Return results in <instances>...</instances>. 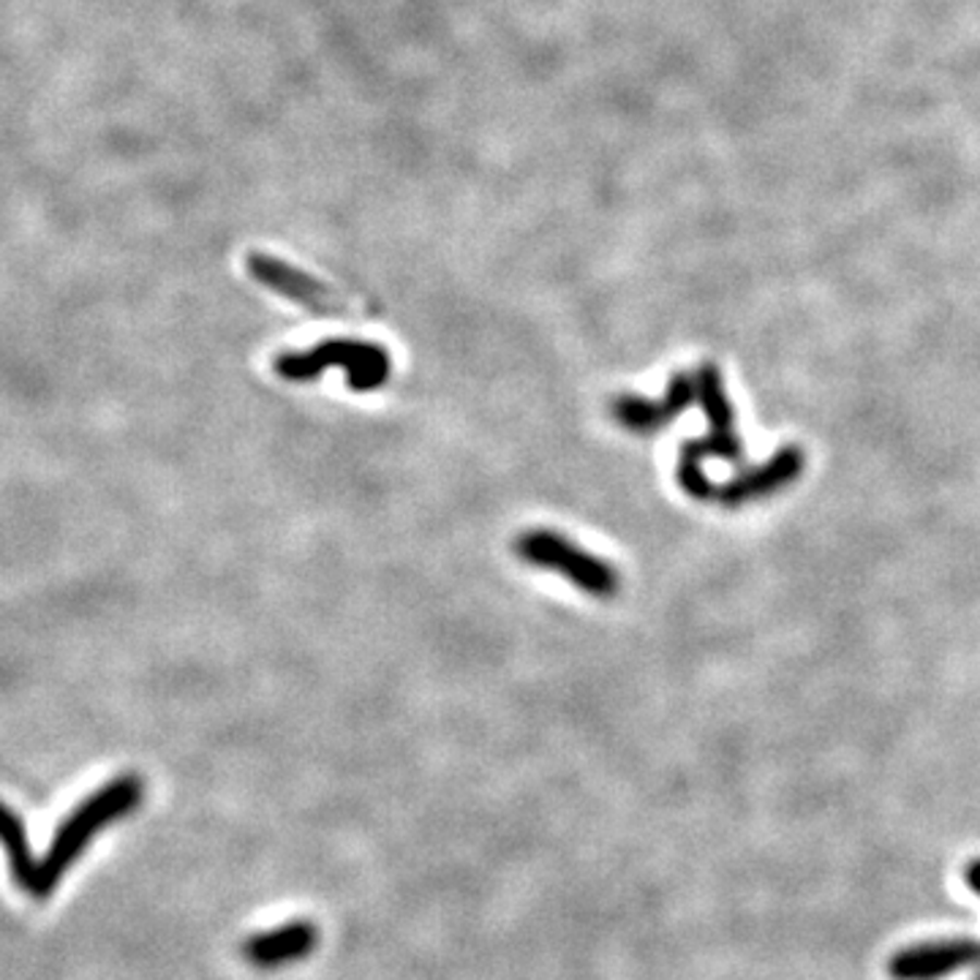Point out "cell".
<instances>
[{
  "instance_id": "cell-1",
  "label": "cell",
  "mask_w": 980,
  "mask_h": 980,
  "mask_svg": "<svg viewBox=\"0 0 980 980\" xmlns=\"http://www.w3.org/2000/svg\"><path fill=\"white\" fill-rule=\"evenodd\" d=\"M142 798H145V782H142L136 773H125V776L112 779V782L103 784L101 789H96L90 798L82 800V804L60 822L52 842H49V849L44 853V858L38 860V880L30 896L38 898V902L52 896V891L60 885V880L69 874L71 866L79 860V855L85 853L87 844H90L103 828L123 820L125 814H131V811L142 804Z\"/></svg>"
},
{
  "instance_id": "cell-2",
  "label": "cell",
  "mask_w": 980,
  "mask_h": 980,
  "mask_svg": "<svg viewBox=\"0 0 980 980\" xmlns=\"http://www.w3.org/2000/svg\"><path fill=\"white\" fill-rule=\"evenodd\" d=\"M332 365H341L352 390H379L390 379V354L381 343L330 338L305 352H286L275 357V373L286 381H314Z\"/></svg>"
},
{
  "instance_id": "cell-3",
  "label": "cell",
  "mask_w": 980,
  "mask_h": 980,
  "mask_svg": "<svg viewBox=\"0 0 980 980\" xmlns=\"http://www.w3.org/2000/svg\"><path fill=\"white\" fill-rule=\"evenodd\" d=\"M515 553L528 564L539 566V569L559 572V575L569 577L580 591L591 593V597L610 599L618 591L621 580L613 564L597 559L588 550H580L575 542H569L555 531L534 528V531L520 534L515 539Z\"/></svg>"
},
{
  "instance_id": "cell-4",
  "label": "cell",
  "mask_w": 980,
  "mask_h": 980,
  "mask_svg": "<svg viewBox=\"0 0 980 980\" xmlns=\"http://www.w3.org/2000/svg\"><path fill=\"white\" fill-rule=\"evenodd\" d=\"M245 270L254 278L256 283H261L270 292L281 294L283 299H292L299 308L310 310L316 316H346L348 305L332 292L327 283H321L319 278H314L310 272L299 270V267L289 265V261L278 259V256L265 254V250H250L245 256Z\"/></svg>"
},
{
  "instance_id": "cell-5",
  "label": "cell",
  "mask_w": 980,
  "mask_h": 980,
  "mask_svg": "<svg viewBox=\"0 0 980 980\" xmlns=\"http://www.w3.org/2000/svg\"><path fill=\"white\" fill-rule=\"evenodd\" d=\"M697 401L695 376L673 373L664 397L651 401L642 395H618L613 397V417L632 433H657L664 425L686 412Z\"/></svg>"
},
{
  "instance_id": "cell-6",
  "label": "cell",
  "mask_w": 980,
  "mask_h": 980,
  "mask_svg": "<svg viewBox=\"0 0 980 980\" xmlns=\"http://www.w3.org/2000/svg\"><path fill=\"white\" fill-rule=\"evenodd\" d=\"M800 471H804V452L798 446H782L762 466L746 468L724 485H716L713 501L724 506H740L749 504V501L765 499V495L793 485L800 477Z\"/></svg>"
},
{
  "instance_id": "cell-7",
  "label": "cell",
  "mask_w": 980,
  "mask_h": 980,
  "mask_svg": "<svg viewBox=\"0 0 980 980\" xmlns=\"http://www.w3.org/2000/svg\"><path fill=\"white\" fill-rule=\"evenodd\" d=\"M975 964H980V942L945 940L896 953L887 964V972L896 980H940Z\"/></svg>"
},
{
  "instance_id": "cell-8",
  "label": "cell",
  "mask_w": 980,
  "mask_h": 980,
  "mask_svg": "<svg viewBox=\"0 0 980 980\" xmlns=\"http://www.w3.org/2000/svg\"><path fill=\"white\" fill-rule=\"evenodd\" d=\"M706 457H722V461L730 463L740 461L744 457V441H740V436L735 430L708 428V433L702 439H691L681 446L675 479H678L681 490L697 501L713 499V493H716V485L702 471V461Z\"/></svg>"
},
{
  "instance_id": "cell-9",
  "label": "cell",
  "mask_w": 980,
  "mask_h": 980,
  "mask_svg": "<svg viewBox=\"0 0 980 980\" xmlns=\"http://www.w3.org/2000/svg\"><path fill=\"white\" fill-rule=\"evenodd\" d=\"M319 942V931L308 920H292V923L275 926V929L259 931L248 936L243 945V956L256 969H278L299 961L308 953H314Z\"/></svg>"
},
{
  "instance_id": "cell-10",
  "label": "cell",
  "mask_w": 980,
  "mask_h": 980,
  "mask_svg": "<svg viewBox=\"0 0 980 980\" xmlns=\"http://www.w3.org/2000/svg\"><path fill=\"white\" fill-rule=\"evenodd\" d=\"M0 847H3L5 860H9V871L14 885L20 887V891L33 893L38 880V860L33 858L25 822H22L5 804H0Z\"/></svg>"
},
{
  "instance_id": "cell-11",
  "label": "cell",
  "mask_w": 980,
  "mask_h": 980,
  "mask_svg": "<svg viewBox=\"0 0 980 980\" xmlns=\"http://www.w3.org/2000/svg\"><path fill=\"white\" fill-rule=\"evenodd\" d=\"M695 384H697V403H700L702 412H706L708 428L735 430L733 428V406H730V401H727L722 373L716 370V365H711V363L700 365V370L695 373Z\"/></svg>"
},
{
  "instance_id": "cell-12",
  "label": "cell",
  "mask_w": 980,
  "mask_h": 980,
  "mask_svg": "<svg viewBox=\"0 0 980 980\" xmlns=\"http://www.w3.org/2000/svg\"><path fill=\"white\" fill-rule=\"evenodd\" d=\"M967 885L980 896V860H972L967 869Z\"/></svg>"
}]
</instances>
